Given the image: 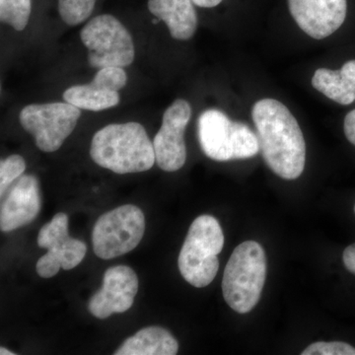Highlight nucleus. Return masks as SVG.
Here are the masks:
<instances>
[{"instance_id": "3", "label": "nucleus", "mask_w": 355, "mask_h": 355, "mask_svg": "<svg viewBox=\"0 0 355 355\" xmlns=\"http://www.w3.org/2000/svg\"><path fill=\"white\" fill-rule=\"evenodd\" d=\"M266 279V258L263 247L246 241L235 248L222 280L224 300L231 309L246 314L260 301Z\"/></svg>"}, {"instance_id": "13", "label": "nucleus", "mask_w": 355, "mask_h": 355, "mask_svg": "<svg viewBox=\"0 0 355 355\" xmlns=\"http://www.w3.org/2000/svg\"><path fill=\"white\" fill-rule=\"evenodd\" d=\"M42 207L38 180L33 175H25L16 182L0 209V229L10 232L31 223Z\"/></svg>"}, {"instance_id": "12", "label": "nucleus", "mask_w": 355, "mask_h": 355, "mask_svg": "<svg viewBox=\"0 0 355 355\" xmlns=\"http://www.w3.org/2000/svg\"><path fill=\"white\" fill-rule=\"evenodd\" d=\"M289 12L301 30L315 40L338 31L347 18V0H287Z\"/></svg>"}, {"instance_id": "26", "label": "nucleus", "mask_w": 355, "mask_h": 355, "mask_svg": "<svg viewBox=\"0 0 355 355\" xmlns=\"http://www.w3.org/2000/svg\"><path fill=\"white\" fill-rule=\"evenodd\" d=\"M0 354L1 355H14L15 354H14V352H9L8 349H4L3 347H0Z\"/></svg>"}, {"instance_id": "19", "label": "nucleus", "mask_w": 355, "mask_h": 355, "mask_svg": "<svg viewBox=\"0 0 355 355\" xmlns=\"http://www.w3.org/2000/svg\"><path fill=\"white\" fill-rule=\"evenodd\" d=\"M96 0H58V12L65 24L76 26L87 20Z\"/></svg>"}, {"instance_id": "9", "label": "nucleus", "mask_w": 355, "mask_h": 355, "mask_svg": "<svg viewBox=\"0 0 355 355\" xmlns=\"http://www.w3.org/2000/svg\"><path fill=\"white\" fill-rule=\"evenodd\" d=\"M37 242L40 248L48 250L36 265L37 272L43 279L55 277L60 268L69 270L76 268L87 252L85 243L70 237L69 217L64 212L55 214L41 228Z\"/></svg>"}, {"instance_id": "25", "label": "nucleus", "mask_w": 355, "mask_h": 355, "mask_svg": "<svg viewBox=\"0 0 355 355\" xmlns=\"http://www.w3.org/2000/svg\"><path fill=\"white\" fill-rule=\"evenodd\" d=\"M195 6L202 7V8H212L220 4L222 0H193Z\"/></svg>"}, {"instance_id": "5", "label": "nucleus", "mask_w": 355, "mask_h": 355, "mask_svg": "<svg viewBox=\"0 0 355 355\" xmlns=\"http://www.w3.org/2000/svg\"><path fill=\"white\" fill-rule=\"evenodd\" d=\"M198 133L203 153L218 162L252 158L261 150L258 135L246 123L231 121L217 109L200 114Z\"/></svg>"}, {"instance_id": "23", "label": "nucleus", "mask_w": 355, "mask_h": 355, "mask_svg": "<svg viewBox=\"0 0 355 355\" xmlns=\"http://www.w3.org/2000/svg\"><path fill=\"white\" fill-rule=\"evenodd\" d=\"M343 130L347 140L355 146V110H352L345 116Z\"/></svg>"}, {"instance_id": "10", "label": "nucleus", "mask_w": 355, "mask_h": 355, "mask_svg": "<svg viewBox=\"0 0 355 355\" xmlns=\"http://www.w3.org/2000/svg\"><path fill=\"white\" fill-rule=\"evenodd\" d=\"M190 103L177 99L163 114L162 125L153 140L156 163L165 172H176L187 160L184 132L191 120Z\"/></svg>"}, {"instance_id": "8", "label": "nucleus", "mask_w": 355, "mask_h": 355, "mask_svg": "<svg viewBox=\"0 0 355 355\" xmlns=\"http://www.w3.org/2000/svg\"><path fill=\"white\" fill-rule=\"evenodd\" d=\"M80 116V109L69 103H48L28 105L20 112L19 121L40 150L55 153L73 132Z\"/></svg>"}, {"instance_id": "16", "label": "nucleus", "mask_w": 355, "mask_h": 355, "mask_svg": "<svg viewBox=\"0 0 355 355\" xmlns=\"http://www.w3.org/2000/svg\"><path fill=\"white\" fill-rule=\"evenodd\" d=\"M179 343L165 329L148 327L130 336L114 352L116 355H175Z\"/></svg>"}, {"instance_id": "20", "label": "nucleus", "mask_w": 355, "mask_h": 355, "mask_svg": "<svg viewBox=\"0 0 355 355\" xmlns=\"http://www.w3.org/2000/svg\"><path fill=\"white\" fill-rule=\"evenodd\" d=\"M26 170L24 158L20 155H11L0 163V196L3 197L11 184L22 176Z\"/></svg>"}, {"instance_id": "14", "label": "nucleus", "mask_w": 355, "mask_h": 355, "mask_svg": "<svg viewBox=\"0 0 355 355\" xmlns=\"http://www.w3.org/2000/svg\"><path fill=\"white\" fill-rule=\"evenodd\" d=\"M193 0H148L153 15L163 21L172 38L188 41L198 28V15Z\"/></svg>"}, {"instance_id": "21", "label": "nucleus", "mask_w": 355, "mask_h": 355, "mask_svg": "<svg viewBox=\"0 0 355 355\" xmlns=\"http://www.w3.org/2000/svg\"><path fill=\"white\" fill-rule=\"evenodd\" d=\"M93 80L105 88L114 91H120L128 83V76L123 67H104L99 69Z\"/></svg>"}, {"instance_id": "11", "label": "nucleus", "mask_w": 355, "mask_h": 355, "mask_svg": "<svg viewBox=\"0 0 355 355\" xmlns=\"http://www.w3.org/2000/svg\"><path fill=\"white\" fill-rule=\"evenodd\" d=\"M139 291V279L132 268L112 266L105 272L103 286L89 301V312L98 319L130 309Z\"/></svg>"}, {"instance_id": "2", "label": "nucleus", "mask_w": 355, "mask_h": 355, "mask_svg": "<svg viewBox=\"0 0 355 355\" xmlns=\"http://www.w3.org/2000/svg\"><path fill=\"white\" fill-rule=\"evenodd\" d=\"M93 161L116 174L146 172L156 162L153 142L139 123H112L98 130L91 142Z\"/></svg>"}, {"instance_id": "17", "label": "nucleus", "mask_w": 355, "mask_h": 355, "mask_svg": "<svg viewBox=\"0 0 355 355\" xmlns=\"http://www.w3.org/2000/svg\"><path fill=\"white\" fill-rule=\"evenodd\" d=\"M64 99L77 108L92 112L113 108L121 101L118 91L105 88L94 80L84 85L67 88L64 93Z\"/></svg>"}, {"instance_id": "4", "label": "nucleus", "mask_w": 355, "mask_h": 355, "mask_svg": "<svg viewBox=\"0 0 355 355\" xmlns=\"http://www.w3.org/2000/svg\"><path fill=\"white\" fill-rule=\"evenodd\" d=\"M224 246L223 231L211 216H200L189 229L178 259L180 272L191 286L202 288L216 279L218 254Z\"/></svg>"}, {"instance_id": "15", "label": "nucleus", "mask_w": 355, "mask_h": 355, "mask_svg": "<svg viewBox=\"0 0 355 355\" xmlns=\"http://www.w3.org/2000/svg\"><path fill=\"white\" fill-rule=\"evenodd\" d=\"M312 85L338 104H352L355 101V60L345 62L340 70L317 69Z\"/></svg>"}, {"instance_id": "6", "label": "nucleus", "mask_w": 355, "mask_h": 355, "mask_svg": "<svg viewBox=\"0 0 355 355\" xmlns=\"http://www.w3.org/2000/svg\"><path fill=\"white\" fill-rule=\"evenodd\" d=\"M80 38L88 49V64L93 69L125 67L135 60V44L130 32L109 14L89 21L81 30Z\"/></svg>"}, {"instance_id": "1", "label": "nucleus", "mask_w": 355, "mask_h": 355, "mask_svg": "<svg viewBox=\"0 0 355 355\" xmlns=\"http://www.w3.org/2000/svg\"><path fill=\"white\" fill-rule=\"evenodd\" d=\"M266 164L284 180H296L304 171L306 144L297 120L286 105L266 98L252 110Z\"/></svg>"}, {"instance_id": "27", "label": "nucleus", "mask_w": 355, "mask_h": 355, "mask_svg": "<svg viewBox=\"0 0 355 355\" xmlns=\"http://www.w3.org/2000/svg\"><path fill=\"white\" fill-rule=\"evenodd\" d=\"M354 214H355V205H354Z\"/></svg>"}, {"instance_id": "7", "label": "nucleus", "mask_w": 355, "mask_h": 355, "mask_svg": "<svg viewBox=\"0 0 355 355\" xmlns=\"http://www.w3.org/2000/svg\"><path fill=\"white\" fill-rule=\"evenodd\" d=\"M146 232V218L139 207L121 205L103 214L93 228L96 256L111 260L135 249Z\"/></svg>"}, {"instance_id": "22", "label": "nucleus", "mask_w": 355, "mask_h": 355, "mask_svg": "<svg viewBox=\"0 0 355 355\" xmlns=\"http://www.w3.org/2000/svg\"><path fill=\"white\" fill-rule=\"evenodd\" d=\"M302 355H355V349L347 343L319 342L312 343Z\"/></svg>"}, {"instance_id": "18", "label": "nucleus", "mask_w": 355, "mask_h": 355, "mask_svg": "<svg viewBox=\"0 0 355 355\" xmlns=\"http://www.w3.org/2000/svg\"><path fill=\"white\" fill-rule=\"evenodd\" d=\"M31 0H0V20L16 31H23L29 22Z\"/></svg>"}, {"instance_id": "24", "label": "nucleus", "mask_w": 355, "mask_h": 355, "mask_svg": "<svg viewBox=\"0 0 355 355\" xmlns=\"http://www.w3.org/2000/svg\"><path fill=\"white\" fill-rule=\"evenodd\" d=\"M343 261L345 268L355 275V243L345 248L343 251Z\"/></svg>"}]
</instances>
